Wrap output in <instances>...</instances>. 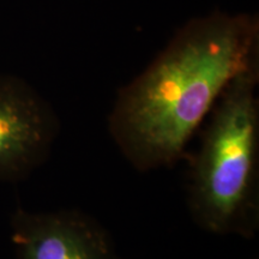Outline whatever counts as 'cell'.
<instances>
[{"label": "cell", "mask_w": 259, "mask_h": 259, "mask_svg": "<svg viewBox=\"0 0 259 259\" xmlns=\"http://www.w3.org/2000/svg\"><path fill=\"white\" fill-rule=\"evenodd\" d=\"M258 35L251 15L213 12L192 19L119 90L107 126L136 170L170 168L185 157L229 83L258 65Z\"/></svg>", "instance_id": "obj_1"}, {"label": "cell", "mask_w": 259, "mask_h": 259, "mask_svg": "<svg viewBox=\"0 0 259 259\" xmlns=\"http://www.w3.org/2000/svg\"><path fill=\"white\" fill-rule=\"evenodd\" d=\"M259 66L236 76L205 119L187 177L186 203L200 229L252 239L259 229Z\"/></svg>", "instance_id": "obj_2"}, {"label": "cell", "mask_w": 259, "mask_h": 259, "mask_svg": "<svg viewBox=\"0 0 259 259\" xmlns=\"http://www.w3.org/2000/svg\"><path fill=\"white\" fill-rule=\"evenodd\" d=\"M59 131L56 111L34 87L0 74V181L19 183L44 166Z\"/></svg>", "instance_id": "obj_3"}, {"label": "cell", "mask_w": 259, "mask_h": 259, "mask_svg": "<svg viewBox=\"0 0 259 259\" xmlns=\"http://www.w3.org/2000/svg\"><path fill=\"white\" fill-rule=\"evenodd\" d=\"M16 259H120L108 229L79 209L11 213Z\"/></svg>", "instance_id": "obj_4"}]
</instances>
